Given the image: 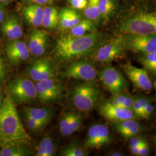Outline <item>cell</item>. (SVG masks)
Instances as JSON below:
<instances>
[{"mask_svg":"<svg viewBox=\"0 0 156 156\" xmlns=\"http://www.w3.org/2000/svg\"><path fill=\"white\" fill-rule=\"evenodd\" d=\"M32 142L23 126L15 104L6 95L0 109V146L27 147Z\"/></svg>","mask_w":156,"mask_h":156,"instance_id":"obj_1","label":"cell"},{"mask_svg":"<svg viewBox=\"0 0 156 156\" xmlns=\"http://www.w3.org/2000/svg\"><path fill=\"white\" fill-rule=\"evenodd\" d=\"M105 39L104 34L95 31L80 37L67 38L62 36L56 41L55 56L61 62L76 59L94 52Z\"/></svg>","mask_w":156,"mask_h":156,"instance_id":"obj_2","label":"cell"},{"mask_svg":"<svg viewBox=\"0 0 156 156\" xmlns=\"http://www.w3.org/2000/svg\"><path fill=\"white\" fill-rule=\"evenodd\" d=\"M117 29L123 34L156 35V13L136 12L122 19L117 24Z\"/></svg>","mask_w":156,"mask_h":156,"instance_id":"obj_3","label":"cell"},{"mask_svg":"<svg viewBox=\"0 0 156 156\" xmlns=\"http://www.w3.org/2000/svg\"><path fill=\"white\" fill-rule=\"evenodd\" d=\"M6 91L7 95L15 105L31 104L37 99L35 83L26 77L12 78L6 84Z\"/></svg>","mask_w":156,"mask_h":156,"instance_id":"obj_4","label":"cell"},{"mask_svg":"<svg viewBox=\"0 0 156 156\" xmlns=\"http://www.w3.org/2000/svg\"><path fill=\"white\" fill-rule=\"evenodd\" d=\"M100 96L99 90L90 83L76 86L72 93L73 105L80 111L90 112L95 106Z\"/></svg>","mask_w":156,"mask_h":156,"instance_id":"obj_5","label":"cell"},{"mask_svg":"<svg viewBox=\"0 0 156 156\" xmlns=\"http://www.w3.org/2000/svg\"><path fill=\"white\" fill-rule=\"evenodd\" d=\"M125 50L122 37L120 35L103 42L93 52L92 57L97 62L108 63L122 58Z\"/></svg>","mask_w":156,"mask_h":156,"instance_id":"obj_6","label":"cell"},{"mask_svg":"<svg viewBox=\"0 0 156 156\" xmlns=\"http://www.w3.org/2000/svg\"><path fill=\"white\" fill-rule=\"evenodd\" d=\"M37 98L42 104H50L60 100L64 94L62 84L50 78L37 82L35 84Z\"/></svg>","mask_w":156,"mask_h":156,"instance_id":"obj_7","label":"cell"},{"mask_svg":"<svg viewBox=\"0 0 156 156\" xmlns=\"http://www.w3.org/2000/svg\"><path fill=\"white\" fill-rule=\"evenodd\" d=\"M122 37L126 50L142 54L156 51V35L123 34Z\"/></svg>","mask_w":156,"mask_h":156,"instance_id":"obj_8","label":"cell"},{"mask_svg":"<svg viewBox=\"0 0 156 156\" xmlns=\"http://www.w3.org/2000/svg\"><path fill=\"white\" fill-rule=\"evenodd\" d=\"M63 75L69 79L82 80L90 82L95 80L97 76V69L91 62L80 60L73 62L64 69Z\"/></svg>","mask_w":156,"mask_h":156,"instance_id":"obj_9","label":"cell"},{"mask_svg":"<svg viewBox=\"0 0 156 156\" xmlns=\"http://www.w3.org/2000/svg\"><path fill=\"white\" fill-rule=\"evenodd\" d=\"M101 80L112 94L125 91L128 83L123 74L115 67H106L101 71Z\"/></svg>","mask_w":156,"mask_h":156,"instance_id":"obj_10","label":"cell"},{"mask_svg":"<svg viewBox=\"0 0 156 156\" xmlns=\"http://www.w3.org/2000/svg\"><path fill=\"white\" fill-rule=\"evenodd\" d=\"M112 142L110 131L108 126L97 124L89 129L84 145L87 148L99 149Z\"/></svg>","mask_w":156,"mask_h":156,"instance_id":"obj_11","label":"cell"},{"mask_svg":"<svg viewBox=\"0 0 156 156\" xmlns=\"http://www.w3.org/2000/svg\"><path fill=\"white\" fill-rule=\"evenodd\" d=\"M98 112L102 117L112 123L133 119L135 117L131 109L115 105L109 100L101 103Z\"/></svg>","mask_w":156,"mask_h":156,"instance_id":"obj_12","label":"cell"},{"mask_svg":"<svg viewBox=\"0 0 156 156\" xmlns=\"http://www.w3.org/2000/svg\"><path fill=\"white\" fill-rule=\"evenodd\" d=\"M55 66L47 58L38 59L34 61L28 67V73L31 80L39 82L55 76Z\"/></svg>","mask_w":156,"mask_h":156,"instance_id":"obj_13","label":"cell"},{"mask_svg":"<svg viewBox=\"0 0 156 156\" xmlns=\"http://www.w3.org/2000/svg\"><path fill=\"white\" fill-rule=\"evenodd\" d=\"M6 55L12 66H18L28 60L30 52L26 42L19 39L9 41L5 47Z\"/></svg>","mask_w":156,"mask_h":156,"instance_id":"obj_14","label":"cell"},{"mask_svg":"<svg viewBox=\"0 0 156 156\" xmlns=\"http://www.w3.org/2000/svg\"><path fill=\"white\" fill-rule=\"evenodd\" d=\"M123 71L134 86L143 91H150L153 87L151 78L144 68H140L126 64L122 66Z\"/></svg>","mask_w":156,"mask_h":156,"instance_id":"obj_15","label":"cell"},{"mask_svg":"<svg viewBox=\"0 0 156 156\" xmlns=\"http://www.w3.org/2000/svg\"><path fill=\"white\" fill-rule=\"evenodd\" d=\"M49 41L48 33L44 30L35 29L28 36V49L31 54L36 57L45 54Z\"/></svg>","mask_w":156,"mask_h":156,"instance_id":"obj_16","label":"cell"},{"mask_svg":"<svg viewBox=\"0 0 156 156\" xmlns=\"http://www.w3.org/2000/svg\"><path fill=\"white\" fill-rule=\"evenodd\" d=\"M2 34L9 41L19 39L22 37L23 29L21 23L16 17H8L1 27Z\"/></svg>","mask_w":156,"mask_h":156,"instance_id":"obj_17","label":"cell"},{"mask_svg":"<svg viewBox=\"0 0 156 156\" xmlns=\"http://www.w3.org/2000/svg\"><path fill=\"white\" fill-rule=\"evenodd\" d=\"M23 15L28 24L34 27L42 26L44 8L39 4H33L23 9Z\"/></svg>","mask_w":156,"mask_h":156,"instance_id":"obj_18","label":"cell"},{"mask_svg":"<svg viewBox=\"0 0 156 156\" xmlns=\"http://www.w3.org/2000/svg\"><path fill=\"white\" fill-rule=\"evenodd\" d=\"M113 123L116 130L125 140L131 138L138 134L140 129V124L134 119Z\"/></svg>","mask_w":156,"mask_h":156,"instance_id":"obj_19","label":"cell"},{"mask_svg":"<svg viewBox=\"0 0 156 156\" xmlns=\"http://www.w3.org/2000/svg\"><path fill=\"white\" fill-rule=\"evenodd\" d=\"M23 113L33 117L45 127L50 122L53 117L52 110L45 108L24 107L23 108Z\"/></svg>","mask_w":156,"mask_h":156,"instance_id":"obj_20","label":"cell"},{"mask_svg":"<svg viewBox=\"0 0 156 156\" xmlns=\"http://www.w3.org/2000/svg\"><path fill=\"white\" fill-rule=\"evenodd\" d=\"M94 31L93 22L88 19L82 20L80 22L67 31L62 36L67 38H76L83 37Z\"/></svg>","mask_w":156,"mask_h":156,"instance_id":"obj_21","label":"cell"},{"mask_svg":"<svg viewBox=\"0 0 156 156\" xmlns=\"http://www.w3.org/2000/svg\"><path fill=\"white\" fill-rule=\"evenodd\" d=\"M59 12L56 7L48 6L44 8L42 26L46 29L53 30L57 27Z\"/></svg>","mask_w":156,"mask_h":156,"instance_id":"obj_22","label":"cell"},{"mask_svg":"<svg viewBox=\"0 0 156 156\" xmlns=\"http://www.w3.org/2000/svg\"><path fill=\"white\" fill-rule=\"evenodd\" d=\"M56 144L54 140L49 135H46L39 142L37 148L36 156H52L55 155Z\"/></svg>","mask_w":156,"mask_h":156,"instance_id":"obj_23","label":"cell"},{"mask_svg":"<svg viewBox=\"0 0 156 156\" xmlns=\"http://www.w3.org/2000/svg\"><path fill=\"white\" fill-rule=\"evenodd\" d=\"M98 6L101 18L104 21L109 20L116 10L115 0H99Z\"/></svg>","mask_w":156,"mask_h":156,"instance_id":"obj_24","label":"cell"},{"mask_svg":"<svg viewBox=\"0 0 156 156\" xmlns=\"http://www.w3.org/2000/svg\"><path fill=\"white\" fill-rule=\"evenodd\" d=\"M83 119V115L80 113L73 111L70 122L62 135L63 136H68L78 131L82 127Z\"/></svg>","mask_w":156,"mask_h":156,"instance_id":"obj_25","label":"cell"},{"mask_svg":"<svg viewBox=\"0 0 156 156\" xmlns=\"http://www.w3.org/2000/svg\"><path fill=\"white\" fill-rule=\"evenodd\" d=\"M31 153L25 146H0V156H24Z\"/></svg>","mask_w":156,"mask_h":156,"instance_id":"obj_26","label":"cell"},{"mask_svg":"<svg viewBox=\"0 0 156 156\" xmlns=\"http://www.w3.org/2000/svg\"><path fill=\"white\" fill-rule=\"evenodd\" d=\"M98 1L99 0H88L87 5L84 9V16L93 22L101 19Z\"/></svg>","mask_w":156,"mask_h":156,"instance_id":"obj_27","label":"cell"},{"mask_svg":"<svg viewBox=\"0 0 156 156\" xmlns=\"http://www.w3.org/2000/svg\"><path fill=\"white\" fill-rule=\"evenodd\" d=\"M124 91L118 94H112L111 99L109 101L115 105L131 109L134 97H131L128 94L124 93Z\"/></svg>","mask_w":156,"mask_h":156,"instance_id":"obj_28","label":"cell"},{"mask_svg":"<svg viewBox=\"0 0 156 156\" xmlns=\"http://www.w3.org/2000/svg\"><path fill=\"white\" fill-rule=\"evenodd\" d=\"M139 62L142 64L146 70L156 75V51L152 53H143L138 58Z\"/></svg>","mask_w":156,"mask_h":156,"instance_id":"obj_29","label":"cell"},{"mask_svg":"<svg viewBox=\"0 0 156 156\" xmlns=\"http://www.w3.org/2000/svg\"><path fill=\"white\" fill-rule=\"evenodd\" d=\"M60 155L62 156H86L89 155V153L81 146L74 144L64 147L61 151Z\"/></svg>","mask_w":156,"mask_h":156,"instance_id":"obj_30","label":"cell"},{"mask_svg":"<svg viewBox=\"0 0 156 156\" xmlns=\"http://www.w3.org/2000/svg\"><path fill=\"white\" fill-rule=\"evenodd\" d=\"M70 8H64L59 12L58 26L62 31H67L69 23Z\"/></svg>","mask_w":156,"mask_h":156,"instance_id":"obj_31","label":"cell"},{"mask_svg":"<svg viewBox=\"0 0 156 156\" xmlns=\"http://www.w3.org/2000/svg\"><path fill=\"white\" fill-rule=\"evenodd\" d=\"M24 116L27 126L31 131L35 133H39L45 128V127L43 124L35 120L33 117H30L26 114H24Z\"/></svg>","mask_w":156,"mask_h":156,"instance_id":"obj_32","label":"cell"},{"mask_svg":"<svg viewBox=\"0 0 156 156\" xmlns=\"http://www.w3.org/2000/svg\"><path fill=\"white\" fill-rule=\"evenodd\" d=\"M73 111H67L64 112L58 121V128L60 134L62 135L64 131L67 128L68 124L70 122V120L73 116Z\"/></svg>","mask_w":156,"mask_h":156,"instance_id":"obj_33","label":"cell"},{"mask_svg":"<svg viewBox=\"0 0 156 156\" xmlns=\"http://www.w3.org/2000/svg\"><path fill=\"white\" fill-rule=\"evenodd\" d=\"M68 2L73 9L84 10L87 5L88 0H68Z\"/></svg>","mask_w":156,"mask_h":156,"instance_id":"obj_34","label":"cell"},{"mask_svg":"<svg viewBox=\"0 0 156 156\" xmlns=\"http://www.w3.org/2000/svg\"><path fill=\"white\" fill-rule=\"evenodd\" d=\"M131 109L133 112L135 117L142 118L143 109H142L141 105H140V102H138V101L136 99V98L135 97H134V101H133V105L131 107Z\"/></svg>","mask_w":156,"mask_h":156,"instance_id":"obj_35","label":"cell"},{"mask_svg":"<svg viewBox=\"0 0 156 156\" xmlns=\"http://www.w3.org/2000/svg\"><path fill=\"white\" fill-rule=\"evenodd\" d=\"M154 106L151 104H148L143 108L142 111V118L148 119L151 116L154 111Z\"/></svg>","mask_w":156,"mask_h":156,"instance_id":"obj_36","label":"cell"},{"mask_svg":"<svg viewBox=\"0 0 156 156\" xmlns=\"http://www.w3.org/2000/svg\"><path fill=\"white\" fill-rule=\"evenodd\" d=\"M6 67L4 60L2 57L1 53L0 51V84L2 83L5 78Z\"/></svg>","mask_w":156,"mask_h":156,"instance_id":"obj_37","label":"cell"},{"mask_svg":"<svg viewBox=\"0 0 156 156\" xmlns=\"http://www.w3.org/2000/svg\"><path fill=\"white\" fill-rule=\"evenodd\" d=\"M145 140L144 138H143L141 136H136L135 135L131 138V140L129 143V146L130 148L136 146L138 145H140V144H142Z\"/></svg>","mask_w":156,"mask_h":156,"instance_id":"obj_38","label":"cell"},{"mask_svg":"<svg viewBox=\"0 0 156 156\" xmlns=\"http://www.w3.org/2000/svg\"><path fill=\"white\" fill-rule=\"evenodd\" d=\"M135 97L136 98V99L138 101V102H140V105L142 106V109L146 105H147L148 104H151V99L149 98H146V97H141V96H135Z\"/></svg>","mask_w":156,"mask_h":156,"instance_id":"obj_39","label":"cell"},{"mask_svg":"<svg viewBox=\"0 0 156 156\" xmlns=\"http://www.w3.org/2000/svg\"><path fill=\"white\" fill-rule=\"evenodd\" d=\"M149 148L148 144L147 141H146L145 143L141 146L140 148V151H139V154L138 156H146L149 154Z\"/></svg>","mask_w":156,"mask_h":156,"instance_id":"obj_40","label":"cell"},{"mask_svg":"<svg viewBox=\"0 0 156 156\" xmlns=\"http://www.w3.org/2000/svg\"><path fill=\"white\" fill-rule=\"evenodd\" d=\"M34 4H37L39 5H48L53 3L54 0H30Z\"/></svg>","mask_w":156,"mask_h":156,"instance_id":"obj_41","label":"cell"},{"mask_svg":"<svg viewBox=\"0 0 156 156\" xmlns=\"http://www.w3.org/2000/svg\"><path fill=\"white\" fill-rule=\"evenodd\" d=\"M4 97L3 95V93L1 91V90L0 89V109L2 108L3 103H4Z\"/></svg>","mask_w":156,"mask_h":156,"instance_id":"obj_42","label":"cell"},{"mask_svg":"<svg viewBox=\"0 0 156 156\" xmlns=\"http://www.w3.org/2000/svg\"><path fill=\"white\" fill-rule=\"evenodd\" d=\"M4 11L2 10V8L0 6V23L4 20Z\"/></svg>","mask_w":156,"mask_h":156,"instance_id":"obj_43","label":"cell"},{"mask_svg":"<svg viewBox=\"0 0 156 156\" xmlns=\"http://www.w3.org/2000/svg\"><path fill=\"white\" fill-rule=\"evenodd\" d=\"M110 156H123V153L121 152H119V151H116V152H113L111 153V154H109Z\"/></svg>","mask_w":156,"mask_h":156,"instance_id":"obj_44","label":"cell"},{"mask_svg":"<svg viewBox=\"0 0 156 156\" xmlns=\"http://www.w3.org/2000/svg\"><path fill=\"white\" fill-rule=\"evenodd\" d=\"M11 0H0V2H3V3H5V2H8Z\"/></svg>","mask_w":156,"mask_h":156,"instance_id":"obj_45","label":"cell"},{"mask_svg":"<svg viewBox=\"0 0 156 156\" xmlns=\"http://www.w3.org/2000/svg\"><path fill=\"white\" fill-rule=\"evenodd\" d=\"M139 1H140V0H139Z\"/></svg>","mask_w":156,"mask_h":156,"instance_id":"obj_46","label":"cell"}]
</instances>
